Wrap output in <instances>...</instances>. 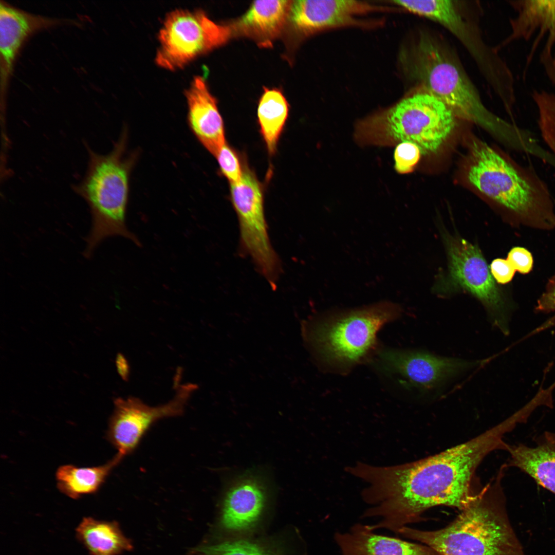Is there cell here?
Masks as SVG:
<instances>
[{
	"label": "cell",
	"mask_w": 555,
	"mask_h": 555,
	"mask_svg": "<svg viewBox=\"0 0 555 555\" xmlns=\"http://www.w3.org/2000/svg\"><path fill=\"white\" fill-rule=\"evenodd\" d=\"M402 63L416 90L428 92L446 104L458 118L482 127L513 144L520 130L490 112L452 49L440 37L419 30L402 53Z\"/></svg>",
	"instance_id": "2"
},
{
	"label": "cell",
	"mask_w": 555,
	"mask_h": 555,
	"mask_svg": "<svg viewBox=\"0 0 555 555\" xmlns=\"http://www.w3.org/2000/svg\"><path fill=\"white\" fill-rule=\"evenodd\" d=\"M507 260L516 272L526 274L529 273L533 266V258L531 252L522 247H514L510 249Z\"/></svg>",
	"instance_id": "29"
},
{
	"label": "cell",
	"mask_w": 555,
	"mask_h": 555,
	"mask_svg": "<svg viewBox=\"0 0 555 555\" xmlns=\"http://www.w3.org/2000/svg\"><path fill=\"white\" fill-rule=\"evenodd\" d=\"M516 425L509 417L470 440L415 461L391 466L358 462L350 466L349 473L367 484L362 498L371 507L362 517L380 518L369 525L373 530L397 533L422 520L430 508L446 506L461 511L479 490L474 482L477 467L491 452L507 450L505 435Z\"/></svg>",
	"instance_id": "1"
},
{
	"label": "cell",
	"mask_w": 555,
	"mask_h": 555,
	"mask_svg": "<svg viewBox=\"0 0 555 555\" xmlns=\"http://www.w3.org/2000/svg\"><path fill=\"white\" fill-rule=\"evenodd\" d=\"M189 127L199 142L215 157L226 144L225 128L217 101L203 78H194L186 91Z\"/></svg>",
	"instance_id": "17"
},
{
	"label": "cell",
	"mask_w": 555,
	"mask_h": 555,
	"mask_svg": "<svg viewBox=\"0 0 555 555\" xmlns=\"http://www.w3.org/2000/svg\"><path fill=\"white\" fill-rule=\"evenodd\" d=\"M230 185L231 199L238 219L243 249L271 287L275 288L280 264L268 236L262 187L254 173L246 166L240 180Z\"/></svg>",
	"instance_id": "11"
},
{
	"label": "cell",
	"mask_w": 555,
	"mask_h": 555,
	"mask_svg": "<svg viewBox=\"0 0 555 555\" xmlns=\"http://www.w3.org/2000/svg\"><path fill=\"white\" fill-rule=\"evenodd\" d=\"M391 3L447 29L468 50L501 100L507 101L514 96V80L510 68L485 45L477 30L463 16L456 2L398 0Z\"/></svg>",
	"instance_id": "8"
},
{
	"label": "cell",
	"mask_w": 555,
	"mask_h": 555,
	"mask_svg": "<svg viewBox=\"0 0 555 555\" xmlns=\"http://www.w3.org/2000/svg\"><path fill=\"white\" fill-rule=\"evenodd\" d=\"M506 467L503 465L447 526L432 531L405 526L397 533L423 543L440 555H526L507 513L502 485Z\"/></svg>",
	"instance_id": "3"
},
{
	"label": "cell",
	"mask_w": 555,
	"mask_h": 555,
	"mask_svg": "<svg viewBox=\"0 0 555 555\" xmlns=\"http://www.w3.org/2000/svg\"><path fill=\"white\" fill-rule=\"evenodd\" d=\"M215 157L222 174L230 184L237 183L240 180L243 169L237 154L231 147L226 143Z\"/></svg>",
	"instance_id": "28"
},
{
	"label": "cell",
	"mask_w": 555,
	"mask_h": 555,
	"mask_svg": "<svg viewBox=\"0 0 555 555\" xmlns=\"http://www.w3.org/2000/svg\"><path fill=\"white\" fill-rule=\"evenodd\" d=\"M268 493L259 477L248 474L235 480L223 495L219 528L229 538L248 536L263 519L268 505Z\"/></svg>",
	"instance_id": "15"
},
{
	"label": "cell",
	"mask_w": 555,
	"mask_h": 555,
	"mask_svg": "<svg viewBox=\"0 0 555 555\" xmlns=\"http://www.w3.org/2000/svg\"><path fill=\"white\" fill-rule=\"evenodd\" d=\"M470 148L469 182L504 209L514 227L555 229L553 198L542 180L516 167L484 142L473 140Z\"/></svg>",
	"instance_id": "4"
},
{
	"label": "cell",
	"mask_w": 555,
	"mask_h": 555,
	"mask_svg": "<svg viewBox=\"0 0 555 555\" xmlns=\"http://www.w3.org/2000/svg\"><path fill=\"white\" fill-rule=\"evenodd\" d=\"M288 116V105L282 93L265 89L257 108L261 133L269 153H274Z\"/></svg>",
	"instance_id": "24"
},
{
	"label": "cell",
	"mask_w": 555,
	"mask_h": 555,
	"mask_svg": "<svg viewBox=\"0 0 555 555\" xmlns=\"http://www.w3.org/2000/svg\"><path fill=\"white\" fill-rule=\"evenodd\" d=\"M457 117L433 95L416 90L359 121L355 138L361 145L393 146L411 142L422 155L438 152L454 131Z\"/></svg>",
	"instance_id": "6"
},
{
	"label": "cell",
	"mask_w": 555,
	"mask_h": 555,
	"mask_svg": "<svg viewBox=\"0 0 555 555\" xmlns=\"http://www.w3.org/2000/svg\"><path fill=\"white\" fill-rule=\"evenodd\" d=\"M445 239L448 257L445 285L475 297L486 309L492 325L508 334V305L479 248L457 236L447 235Z\"/></svg>",
	"instance_id": "10"
},
{
	"label": "cell",
	"mask_w": 555,
	"mask_h": 555,
	"mask_svg": "<svg viewBox=\"0 0 555 555\" xmlns=\"http://www.w3.org/2000/svg\"><path fill=\"white\" fill-rule=\"evenodd\" d=\"M537 113L541 137L555 157V92H549L544 97Z\"/></svg>",
	"instance_id": "26"
},
{
	"label": "cell",
	"mask_w": 555,
	"mask_h": 555,
	"mask_svg": "<svg viewBox=\"0 0 555 555\" xmlns=\"http://www.w3.org/2000/svg\"><path fill=\"white\" fill-rule=\"evenodd\" d=\"M509 3L517 15L510 20L511 33L501 46L517 40L527 41L539 30L527 58L526 70L530 64L533 53L545 34H547V39L542 50L553 52L555 49V0H519L509 1Z\"/></svg>",
	"instance_id": "18"
},
{
	"label": "cell",
	"mask_w": 555,
	"mask_h": 555,
	"mask_svg": "<svg viewBox=\"0 0 555 555\" xmlns=\"http://www.w3.org/2000/svg\"><path fill=\"white\" fill-rule=\"evenodd\" d=\"M382 366L408 388L423 395L436 393L456 378L486 363L437 355L423 350L391 349L380 353Z\"/></svg>",
	"instance_id": "12"
},
{
	"label": "cell",
	"mask_w": 555,
	"mask_h": 555,
	"mask_svg": "<svg viewBox=\"0 0 555 555\" xmlns=\"http://www.w3.org/2000/svg\"><path fill=\"white\" fill-rule=\"evenodd\" d=\"M489 267L495 281L501 284L511 282L516 272L507 258H496L492 261Z\"/></svg>",
	"instance_id": "30"
},
{
	"label": "cell",
	"mask_w": 555,
	"mask_h": 555,
	"mask_svg": "<svg viewBox=\"0 0 555 555\" xmlns=\"http://www.w3.org/2000/svg\"><path fill=\"white\" fill-rule=\"evenodd\" d=\"M535 310L542 313L555 312V275L548 280L537 301Z\"/></svg>",
	"instance_id": "31"
},
{
	"label": "cell",
	"mask_w": 555,
	"mask_h": 555,
	"mask_svg": "<svg viewBox=\"0 0 555 555\" xmlns=\"http://www.w3.org/2000/svg\"><path fill=\"white\" fill-rule=\"evenodd\" d=\"M197 555H287L284 543L273 538H227L194 548Z\"/></svg>",
	"instance_id": "25"
},
{
	"label": "cell",
	"mask_w": 555,
	"mask_h": 555,
	"mask_svg": "<svg viewBox=\"0 0 555 555\" xmlns=\"http://www.w3.org/2000/svg\"><path fill=\"white\" fill-rule=\"evenodd\" d=\"M401 312L399 305L389 301L336 312L304 323L303 337L323 361L349 367L366 357L376 345L378 330Z\"/></svg>",
	"instance_id": "7"
},
{
	"label": "cell",
	"mask_w": 555,
	"mask_h": 555,
	"mask_svg": "<svg viewBox=\"0 0 555 555\" xmlns=\"http://www.w3.org/2000/svg\"><path fill=\"white\" fill-rule=\"evenodd\" d=\"M391 7L353 0H299L292 2L289 16L295 29L304 35L346 27L371 28L382 25V20L361 18Z\"/></svg>",
	"instance_id": "14"
},
{
	"label": "cell",
	"mask_w": 555,
	"mask_h": 555,
	"mask_svg": "<svg viewBox=\"0 0 555 555\" xmlns=\"http://www.w3.org/2000/svg\"><path fill=\"white\" fill-rule=\"evenodd\" d=\"M231 34L230 27L215 23L201 10H175L165 17L159 32L156 62L168 70L181 68Z\"/></svg>",
	"instance_id": "9"
},
{
	"label": "cell",
	"mask_w": 555,
	"mask_h": 555,
	"mask_svg": "<svg viewBox=\"0 0 555 555\" xmlns=\"http://www.w3.org/2000/svg\"><path fill=\"white\" fill-rule=\"evenodd\" d=\"M292 2L257 1L230 28L235 32L262 40H270L283 29Z\"/></svg>",
	"instance_id": "21"
},
{
	"label": "cell",
	"mask_w": 555,
	"mask_h": 555,
	"mask_svg": "<svg viewBox=\"0 0 555 555\" xmlns=\"http://www.w3.org/2000/svg\"><path fill=\"white\" fill-rule=\"evenodd\" d=\"M421 152L415 144L404 141L398 144L394 151L395 169L400 174L413 171L418 163Z\"/></svg>",
	"instance_id": "27"
},
{
	"label": "cell",
	"mask_w": 555,
	"mask_h": 555,
	"mask_svg": "<svg viewBox=\"0 0 555 555\" xmlns=\"http://www.w3.org/2000/svg\"><path fill=\"white\" fill-rule=\"evenodd\" d=\"M197 388L191 383L176 385L173 398L168 403L149 406L134 397L117 398L109 418L107 439L123 458L137 449L150 428L159 420L181 415L190 397Z\"/></svg>",
	"instance_id": "13"
},
{
	"label": "cell",
	"mask_w": 555,
	"mask_h": 555,
	"mask_svg": "<svg viewBox=\"0 0 555 555\" xmlns=\"http://www.w3.org/2000/svg\"><path fill=\"white\" fill-rule=\"evenodd\" d=\"M508 466L524 472L540 486L555 495V433L546 431L533 446L508 445Z\"/></svg>",
	"instance_id": "20"
},
{
	"label": "cell",
	"mask_w": 555,
	"mask_h": 555,
	"mask_svg": "<svg viewBox=\"0 0 555 555\" xmlns=\"http://www.w3.org/2000/svg\"><path fill=\"white\" fill-rule=\"evenodd\" d=\"M116 454L106 464L95 467H78L72 465L60 466L57 470V487L69 497L78 499L97 492L112 470L122 460Z\"/></svg>",
	"instance_id": "23"
},
{
	"label": "cell",
	"mask_w": 555,
	"mask_h": 555,
	"mask_svg": "<svg viewBox=\"0 0 555 555\" xmlns=\"http://www.w3.org/2000/svg\"><path fill=\"white\" fill-rule=\"evenodd\" d=\"M334 539L342 555H440L427 545L375 533L368 525L357 523Z\"/></svg>",
	"instance_id": "19"
},
{
	"label": "cell",
	"mask_w": 555,
	"mask_h": 555,
	"mask_svg": "<svg viewBox=\"0 0 555 555\" xmlns=\"http://www.w3.org/2000/svg\"><path fill=\"white\" fill-rule=\"evenodd\" d=\"M116 365L120 377L124 380H127L130 375L129 365L126 358L121 353H119L117 355Z\"/></svg>",
	"instance_id": "32"
},
{
	"label": "cell",
	"mask_w": 555,
	"mask_h": 555,
	"mask_svg": "<svg viewBox=\"0 0 555 555\" xmlns=\"http://www.w3.org/2000/svg\"><path fill=\"white\" fill-rule=\"evenodd\" d=\"M127 132L124 131L109 154L100 155L89 149L86 173L76 188L87 203L92 218L83 252L86 257H90L102 241L112 236H122L141 246L125 221L130 177L137 157L135 152L127 154Z\"/></svg>",
	"instance_id": "5"
},
{
	"label": "cell",
	"mask_w": 555,
	"mask_h": 555,
	"mask_svg": "<svg viewBox=\"0 0 555 555\" xmlns=\"http://www.w3.org/2000/svg\"><path fill=\"white\" fill-rule=\"evenodd\" d=\"M76 534L90 555H118L133 547L115 521L84 517L76 529Z\"/></svg>",
	"instance_id": "22"
},
{
	"label": "cell",
	"mask_w": 555,
	"mask_h": 555,
	"mask_svg": "<svg viewBox=\"0 0 555 555\" xmlns=\"http://www.w3.org/2000/svg\"><path fill=\"white\" fill-rule=\"evenodd\" d=\"M81 24L79 20L32 13L0 2V71L1 103L5 98L16 58L25 42L34 33L63 25Z\"/></svg>",
	"instance_id": "16"
}]
</instances>
